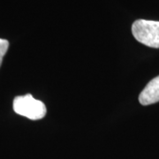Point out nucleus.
Returning <instances> with one entry per match:
<instances>
[{
    "instance_id": "f257e3e1",
    "label": "nucleus",
    "mask_w": 159,
    "mask_h": 159,
    "mask_svg": "<svg viewBox=\"0 0 159 159\" xmlns=\"http://www.w3.org/2000/svg\"><path fill=\"white\" fill-rule=\"evenodd\" d=\"M132 33L142 44L159 48V21L137 20L132 26Z\"/></svg>"
},
{
    "instance_id": "f03ea898",
    "label": "nucleus",
    "mask_w": 159,
    "mask_h": 159,
    "mask_svg": "<svg viewBox=\"0 0 159 159\" xmlns=\"http://www.w3.org/2000/svg\"><path fill=\"white\" fill-rule=\"evenodd\" d=\"M13 110L20 116H24L31 120L43 119L46 114L45 104L34 99L30 94L17 97L13 100Z\"/></svg>"
},
{
    "instance_id": "7ed1b4c3",
    "label": "nucleus",
    "mask_w": 159,
    "mask_h": 159,
    "mask_svg": "<svg viewBox=\"0 0 159 159\" xmlns=\"http://www.w3.org/2000/svg\"><path fill=\"white\" fill-rule=\"evenodd\" d=\"M139 102L142 105H149L159 102V76L151 80L141 92Z\"/></svg>"
},
{
    "instance_id": "20e7f679",
    "label": "nucleus",
    "mask_w": 159,
    "mask_h": 159,
    "mask_svg": "<svg viewBox=\"0 0 159 159\" xmlns=\"http://www.w3.org/2000/svg\"><path fill=\"white\" fill-rule=\"evenodd\" d=\"M8 47H9V42L6 39H1L0 38V66L2 65L4 56L6 55V53L7 52Z\"/></svg>"
}]
</instances>
